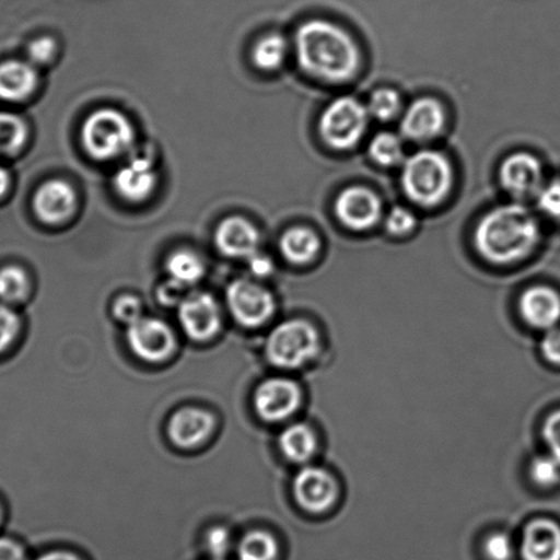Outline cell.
I'll use <instances>...</instances> for the list:
<instances>
[{
    "mask_svg": "<svg viewBox=\"0 0 560 560\" xmlns=\"http://www.w3.org/2000/svg\"><path fill=\"white\" fill-rule=\"evenodd\" d=\"M295 48L304 72L325 83H348L362 68L358 43L331 21L312 20L299 26Z\"/></svg>",
    "mask_w": 560,
    "mask_h": 560,
    "instance_id": "6da1fadb",
    "label": "cell"
},
{
    "mask_svg": "<svg viewBox=\"0 0 560 560\" xmlns=\"http://www.w3.org/2000/svg\"><path fill=\"white\" fill-rule=\"evenodd\" d=\"M541 226L537 217L520 202L500 205L478 222L475 246L494 265L520 262L538 246Z\"/></svg>",
    "mask_w": 560,
    "mask_h": 560,
    "instance_id": "7a4b0ae2",
    "label": "cell"
},
{
    "mask_svg": "<svg viewBox=\"0 0 560 560\" xmlns=\"http://www.w3.org/2000/svg\"><path fill=\"white\" fill-rule=\"evenodd\" d=\"M453 166L443 152L421 150L406 158L401 167V188L412 203L436 208L453 188Z\"/></svg>",
    "mask_w": 560,
    "mask_h": 560,
    "instance_id": "3957f363",
    "label": "cell"
},
{
    "mask_svg": "<svg viewBox=\"0 0 560 560\" xmlns=\"http://www.w3.org/2000/svg\"><path fill=\"white\" fill-rule=\"evenodd\" d=\"M81 139L89 154L95 160L107 161L122 155L132 145V124L114 108H102L85 119Z\"/></svg>",
    "mask_w": 560,
    "mask_h": 560,
    "instance_id": "277c9868",
    "label": "cell"
},
{
    "mask_svg": "<svg viewBox=\"0 0 560 560\" xmlns=\"http://www.w3.org/2000/svg\"><path fill=\"white\" fill-rule=\"evenodd\" d=\"M369 119L368 106L357 97H337L320 114V138L334 150H351L362 140Z\"/></svg>",
    "mask_w": 560,
    "mask_h": 560,
    "instance_id": "5b68a950",
    "label": "cell"
},
{
    "mask_svg": "<svg viewBox=\"0 0 560 560\" xmlns=\"http://www.w3.org/2000/svg\"><path fill=\"white\" fill-rule=\"evenodd\" d=\"M319 336L307 320L291 319L271 331L266 341V355L281 369H298L317 355Z\"/></svg>",
    "mask_w": 560,
    "mask_h": 560,
    "instance_id": "8992f818",
    "label": "cell"
},
{
    "mask_svg": "<svg viewBox=\"0 0 560 560\" xmlns=\"http://www.w3.org/2000/svg\"><path fill=\"white\" fill-rule=\"evenodd\" d=\"M335 213L348 230L369 231L383 220V200L373 189L362 187V185H352V187L342 189L337 197Z\"/></svg>",
    "mask_w": 560,
    "mask_h": 560,
    "instance_id": "52a82bcc",
    "label": "cell"
},
{
    "mask_svg": "<svg viewBox=\"0 0 560 560\" xmlns=\"http://www.w3.org/2000/svg\"><path fill=\"white\" fill-rule=\"evenodd\" d=\"M226 301L233 317L248 328L265 324L275 312L271 293L246 279L233 281L228 287Z\"/></svg>",
    "mask_w": 560,
    "mask_h": 560,
    "instance_id": "ba28073f",
    "label": "cell"
},
{
    "mask_svg": "<svg viewBox=\"0 0 560 560\" xmlns=\"http://www.w3.org/2000/svg\"><path fill=\"white\" fill-rule=\"evenodd\" d=\"M500 184L511 197L522 200L536 198L546 183L542 163L530 152H514L500 166Z\"/></svg>",
    "mask_w": 560,
    "mask_h": 560,
    "instance_id": "9c48e42d",
    "label": "cell"
},
{
    "mask_svg": "<svg viewBox=\"0 0 560 560\" xmlns=\"http://www.w3.org/2000/svg\"><path fill=\"white\" fill-rule=\"evenodd\" d=\"M128 342L136 357L145 362H162L174 350V336L165 323L156 318H139L129 325Z\"/></svg>",
    "mask_w": 560,
    "mask_h": 560,
    "instance_id": "30bf717a",
    "label": "cell"
},
{
    "mask_svg": "<svg viewBox=\"0 0 560 560\" xmlns=\"http://www.w3.org/2000/svg\"><path fill=\"white\" fill-rule=\"evenodd\" d=\"M178 318L185 334L192 340L211 339L220 329L219 304L209 293H191L178 306Z\"/></svg>",
    "mask_w": 560,
    "mask_h": 560,
    "instance_id": "8fae6325",
    "label": "cell"
},
{
    "mask_svg": "<svg viewBox=\"0 0 560 560\" xmlns=\"http://www.w3.org/2000/svg\"><path fill=\"white\" fill-rule=\"evenodd\" d=\"M445 122H447V114L442 103L434 97H420L404 112L400 133L407 140L422 143L442 133Z\"/></svg>",
    "mask_w": 560,
    "mask_h": 560,
    "instance_id": "7c38bea8",
    "label": "cell"
},
{
    "mask_svg": "<svg viewBox=\"0 0 560 560\" xmlns=\"http://www.w3.org/2000/svg\"><path fill=\"white\" fill-rule=\"evenodd\" d=\"M254 404L264 420L284 421L298 410V406L301 404V390L291 380H266L255 393Z\"/></svg>",
    "mask_w": 560,
    "mask_h": 560,
    "instance_id": "4fadbf2b",
    "label": "cell"
},
{
    "mask_svg": "<svg viewBox=\"0 0 560 560\" xmlns=\"http://www.w3.org/2000/svg\"><path fill=\"white\" fill-rule=\"evenodd\" d=\"M293 492L301 508L320 514L329 510L337 499V483L328 471L319 467H304L293 481Z\"/></svg>",
    "mask_w": 560,
    "mask_h": 560,
    "instance_id": "5bb4252c",
    "label": "cell"
},
{
    "mask_svg": "<svg viewBox=\"0 0 560 560\" xmlns=\"http://www.w3.org/2000/svg\"><path fill=\"white\" fill-rule=\"evenodd\" d=\"M78 205L74 189L62 179H50L37 189L34 209L46 224H61L73 215Z\"/></svg>",
    "mask_w": 560,
    "mask_h": 560,
    "instance_id": "9a60e30c",
    "label": "cell"
},
{
    "mask_svg": "<svg viewBox=\"0 0 560 560\" xmlns=\"http://www.w3.org/2000/svg\"><path fill=\"white\" fill-rule=\"evenodd\" d=\"M518 552L522 560H560V526L546 518L529 522L522 533Z\"/></svg>",
    "mask_w": 560,
    "mask_h": 560,
    "instance_id": "2e32d148",
    "label": "cell"
},
{
    "mask_svg": "<svg viewBox=\"0 0 560 560\" xmlns=\"http://www.w3.org/2000/svg\"><path fill=\"white\" fill-rule=\"evenodd\" d=\"M259 232L242 217H231L221 222L215 232L217 248L226 257L249 258L258 253Z\"/></svg>",
    "mask_w": 560,
    "mask_h": 560,
    "instance_id": "e0dca14e",
    "label": "cell"
},
{
    "mask_svg": "<svg viewBox=\"0 0 560 560\" xmlns=\"http://www.w3.org/2000/svg\"><path fill=\"white\" fill-rule=\"evenodd\" d=\"M520 312L533 328H555L560 319L559 293L546 285L532 287L521 296Z\"/></svg>",
    "mask_w": 560,
    "mask_h": 560,
    "instance_id": "ac0fdd59",
    "label": "cell"
},
{
    "mask_svg": "<svg viewBox=\"0 0 560 560\" xmlns=\"http://www.w3.org/2000/svg\"><path fill=\"white\" fill-rule=\"evenodd\" d=\"M156 173L154 165L145 156H135L119 168L114 177V187L124 199L140 202L154 191Z\"/></svg>",
    "mask_w": 560,
    "mask_h": 560,
    "instance_id": "d6986e66",
    "label": "cell"
},
{
    "mask_svg": "<svg viewBox=\"0 0 560 560\" xmlns=\"http://www.w3.org/2000/svg\"><path fill=\"white\" fill-rule=\"evenodd\" d=\"M213 417L205 410L187 407L178 410L168 422V436L182 448H192L203 443L213 431Z\"/></svg>",
    "mask_w": 560,
    "mask_h": 560,
    "instance_id": "ffe728a7",
    "label": "cell"
},
{
    "mask_svg": "<svg viewBox=\"0 0 560 560\" xmlns=\"http://www.w3.org/2000/svg\"><path fill=\"white\" fill-rule=\"evenodd\" d=\"M37 84L34 65L21 61L0 63V100L9 102L25 101Z\"/></svg>",
    "mask_w": 560,
    "mask_h": 560,
    "instance_id": "44dd1931",
    "label": "cell"
},
{
    "mask_svg": "<svg viewBox=\"0 0 560 560\" xmlns=\"http://www.w3.org/2000/svg\"><path fill=\"white\" fill-rule=\"evenodd\" d=\"M280 249L288 262L307 265L319 254V236L306 226L292 228L282 235Z\"/></svg>",
    "mask_w": 560,
    "mask_h": 560,
    "instance_id": "7402d4cb",
    "label": "cell"
},
{
    "mask_svg": "<svg viewBox=\"0 0 560 560\" xmlns=\"http://www.w3.org/2000/svg\"><path fill=\"white\" fill-rule=\"evenodd\" d=\"M317 436L312 428L304 423H295L287 428L280 436V448L287 459L293 464H304L317 453Z\"/></svg>",
    "mask_w": 560,
    "mask_h": 560,
    "instance_id": "603a6c76",
    "label": "cell"
},
{
    "mask_svg": "<svg viewBox=\"0 0 560 560\" xmlns=\"http://www.w3.org/2000/svg\"><path fill=\"white\" fill-rule=\"evenodd\" d=\"M166 270L171 279L185 287L197 284L205 275L203 260L199 255L179 249L167 258Z\"/></svg>",
    "mask_w": 560,
    "mask_h": 560,
    "instance_id": "cb8c5ba5",
    "label": "cell"
},
{
    "mask_svg": "<svg viewBox=\"0 0 560 560\" xmlns=\"http://www.w3.org/2000/svg\"><path fill=\"white\" fill-rule=\"evenodd\" d=\"M404 136L382 132L374 136L369 144V155L380 166H396L406 160Z\"/></svg>",
    "mask_w": 560,
    "mask_h": 560,
    "instance_id": "d4e9b609",
    "label": "cell"
},
{
    "mask_svg": "<svg viewBox=\"0 0 560 560\" xmlns=\"http://www.w3.org/2000/svg\"><path fill=\"white\" fill-rule=\"evenodd\" d=\"M288 52V42L284 36L271 34L257 43L253 51V61L259 69L276 70L284 63Z\"/></svg>",
    "mask_w": 560,
    "mask_h": 560,
    "instance_id": "484cf974",
    "label": "cell"
},
{
    "mask_svg": "<svg viewBox=\"0 0 560 560\" xmlns=\"http://www.w3.org/2000/svg\"><path fill=\"white\" fill-rule=\"evenodd\" d=\"M28 129L19 116L12 113H0V155H15L23 149Z\"/></svg>",
    "mask_w": 560,
    "mask_h": 560,
    "instance_id": "4316f807",
    "label": "cell"
},
{
    "mask_svg": "<svg viewBox=\"0 0 560 560\" xmlns=\"http://www.w3.org/2000/svg\"><path fill=\"white\" fill-rule=\"evenodd\" d=\"M277 553L279 546L276 538L262 530L248 533L237 549L238 560H276Z\"/></svg>",
    "mask_w": 560,
    "mask_h": 560,
    "instance_id": "83f0119b",
    "label": "cell"
},
{
    "mask_svg": "<svg viewBox=\"0 0 560 560\" xmlns=\"http://www.w3.org/2000/svg\"><path fill=\"white\" fill-rule=\"evenodd\" d=\"M30 292V280L19 266L0 269V302L13 304L24 301Z\"/></svg>",
    "mask_w": 560,
    "mask_h": 560,
    "instance_id": "f1b7e54d",
    "label": "cell"
},
{
    "mask_svg": "<svg viewBox=\"0 0 560 560\" xmlns=\"http://www.w3.org/2000/svg\"><path fill=\"white\" fill-rule=\"evenodd\" d=\"M366 106L370 118L377 119L380 122H389L399 116L404 102L398 91L385 86L373 92Z\"/></svg>",
    "mask_w": 560,
    "mask_h": 560,
    "instance_id": "f546056e",
    "label": "cell"
},
{
    "mask_svg": "<svg viewBox=\"0 0 560 560\" xmlns=\"http://www.w3.org/2000/svg\"><path fill=\"white\" fill-rule=\"evenodd\" d=\"M530 477L537 486H557L560 481V462L552 455L538 456L530 464Z\"/></svg>",
    "mask_w": 560,
    "mask_h": 560,
    "instance_id": "4dcf8cb0",
    "label": "cell"
},
{
    "mask_svg": "<svg viewBox=\"0 0 560 560\" xmlns=\"http://www.w3.org/2000/svg\"><path fill=\"white\" fill-rule=\"evenodd\" d=\"M538 210L551 220L560 221V178H552L542 184L536 195Z\"/></svg>",
    "mask_w": 560,
    "mask_h": 560,
    "instance_id": "1f68e13d",
    "label": "cell"
},
{
    "mask_svg": "<svg viewBox=\"0 0 560 560\" xmlns=\"http://www.w3.org/2000/svg\"><path fill=\"white\" fill-rule=\"evenodd\" d=\"M482 552L487 560H513L516 548L513 538L505 533L498 532L486 538Z\"/></svg>",
    "mask_w": 560,
    "mask_h": 560,
    "instance_id": "d6a6232c",
    "label": "cell"
},
{
    "mask_svg": "<svg viewBox=\"0 0 560 560\" xmlns=\"http://www.w3.org/2000/svg\"><path fill=\"white\" fill-rule=\"evenodd\" d=\"M385 228L394 236H405L416 230L417 217L405 206H394L385 215Z\"/></svg>",
    "mask_w": 560,
    "mask_h": 560,
    "instance_id": "836d02e7",
    "label": "cell"
},
{
    "mask_svg": "<svg viewBox=\"0 0 560 560\" xmlns=\"http://www.w3.org/2000/svg\"><path fill=\"white\" fill-rule=\"evenodd\" d=\"M20 331V319L12 308L0 302V353L13 345Z\"/></svg>",
    "mask_w": 560,
    "mask_h": 560,
    "instance_id": "e575fe53",
    "label": "cell"
},
{
    "mask_svg": "<svg viewBox=\"0 0 560 560\" xmlns=\"http://www.w3.org/2000/svg\"><path fill=\"white\" fill-rule=\"evenodd\" d=\"M232 537L226 527L217 526L206 535V549L214 560H224L231 551Z\"/></svg>",
    "mask_w": 560,
    "mask_h": 560,
    "instance_id": "d590c367",
    "label": "cell"
},
{
    "mask_svg": "<svg viewBox=\"0 0 560 560\" xmlns=\"http://www.w3.org/2000/svg\"><path fill=\"white\" fill-rule=\"evenodd\" d=\"M57 45L51 37H39L28 46V57L32 65H45L56 57Z\"/></svg>",
    "mask_w": 560,
    "mask_h": 560,
    "instance_id": "8d00e7d4",
    "label": "cell"
},
{
    "mask_svg": "<svg viewBox=\"0 0 560 560\" xmlns=\"http://www.w3.org/2000/svg\"><path fill=\"white\" fill-rule=\"evenodd\" d=\"M542 436L551 455L560 462V410L552 412L544 422Z\"/></svg>",
    "mask_w": 560,
    "mask_h": 560,
    "instance_id": "74e56055",
    "label": "cell"
},
{
    "mask_svg": "<svg viewBox=\"0 0 560 560\" xmlns=\"http://www.w3.org/2000/svg\"><path fill=\"white\" fill-rule=\"evenodd\" d=\"M141 313V304L138 299L133 296L119 298L116 304H114V314L118 320L125 324H133L138 320Z\"/></svg>",
    "mask_w": 560,
    "mask_h": 560,
    "instance_id": "f35d334b",
    "label": "cell"
},
{
    "mask_svg": "<svg viewBox=\"0 0 560 560\" xmlns=\"http://www.w3.org/2000/svg\"><path fill=\"white\" fill-rule=\"evenodd\" d=\"M185 290H187V287L171 279L160 287V290H158V299H160V302L165 304V306H174V304H178L179 306L184 299L187 298Z\"/></svg>",
    "mask_w": 560,
    "mask_h": 560,
    "instance_id": "ab89813d",
    "label": "cell"
},
{
    "mask_svg": "<svg viewBox=\"0 0 560 560\" xmlns=\"http://www.w3.org/2000/svg\"><path fill=\"white\" fill-rule=\"evenodd\" d=\"M541 353L548 362L560 364V328L548 329L541 340Z\"/></svg>",
    "mask_w": 560,
    "mask_h": 560,
    "instance_id": "60d3db41",
    "label": "cell"
},
{
    "mask_svg": "<svg viewBox=\"0 0 560 560\" xmlns=\"http://www.w3.org/2000/svg\"><path fill=\"white\" fill-rule=\"evenodd\" d=\"M0 560H28L25 548L10 537H0Z\"/></svg>",
    "mask_w": 560,
    "mask_h": 560,
    "instance_id": "b9f144b4",
    "label": "cell"
},
{
    "mask_svg": "<svg viewBox=\"0 0 560 560\" xmlns=\"http://www.w3.org/2000/svg\"><path fill=\"white\" fill-rule=\"evenodd\" d=\"M249 260V270L252 273L257 277H268L273 273L275 265L271 262V259L266 257L262 254H254L253 257L248 258Z\"/></svg>",
    "mask_w": 560,
    "mask_h": 560,
    "instance_id": "7bdbcfd3",
    "label": "cell"
},
{
    "mask_svg": "<svg viewBox=\"0 0 560 560\" xmlns=\"http://www.w3.org/2000/svg\"><path fill=\"white\" fill-rule=\"evenodd\" d=\"M35 560H81V559L75 557V555H73L72 552L52 551V552H47L45 555H42V557H39Z\"/></svg>",
    "mask_w": 560,
    "mask_h": 560,
    "instance_id": "ee69618b",
    "label": "cell"
},
{
    "mask_svg": "<svg viewBox=\"0 0 560 560\" xmlns=\"http://www.w3.org/2000/svg\"><path fill=\"white\" fill-rule=\"evenodd\" d=\"M10 176L7 168L0 166V198L9 191Z\"/></svg>",
    "mask_w": 560,
    "mask_h": 560,
    "instance_id": "f6af8a7d",
    "label": "cell"
},
{
    "mask_svg": "<svg viewBox=\"0 0 560 560\" xmlns=\"http://www.w3.org/2000/svg\"><path fill=\"white\" fill-rule=\"evenodd\" d=\"M0 521H2V510H0Z\"/></svg>",
    "mask_w": 560,
    "mask_h": 560,
    "instance_id": "bcb514c9",
    "label": "cell"
}]
</instances>
